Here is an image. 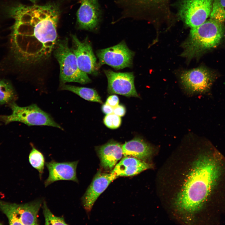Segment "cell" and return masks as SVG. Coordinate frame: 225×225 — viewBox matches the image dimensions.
I'll use <instances>...</instances> for the list:
<instances>
[{
    "label": "cell",
    "mask_w": 225,
    "mask_h": 225,
    "mask_svg": "<svg viewBox=\"0 0 225 225\" xmlns=\"http://www.w3.org/2000/svg\"><path fill=\"white\" fill-rule=\"evenodd\" d=\"M97 55L99 67L107 64L118 70L132 66L134 53L123 41L113 46L98 50Z\"/></svg>",
    "instance_id": "ba28073f"
},
{
    "label": "cell",
    "mask_w": 225,
    "mask_h": 225,
    "mask_svg": "<svg viewBox=\"0 0 225 225\" xmlns=\"http://www.w3.org/2000/svg\"><path fill=\"white\" fill-rule=\"evenodd\" d=\"M42 209L45 225L68 224L65 222L63 217L56 216L51 212L45 201L43 202Z\"/></svg>",
    "instance_id": "7402d4cb"
},
{
    "label": "cell",
    "mask_w": 225,
    "mask_h": 225,
    "mask_svg": "<svg viewBox=\"0 0 225 225\" xmlns=\"http://www.w3.org/2000/svg\"><path fill=\"white\" fill-rule=\"evenodd\" d=\"M33 3H35L38 0H28Z\"/></svg>",
    "instance_id": "83f0119b"
},
{
    "label": "cell",
    "mask_w": 225,
    "mask_h": 225,
    "mask_svg": "<svg viewBox=\"0 0 225 225\" xmlns=\"http://www.w3.org/2000/svg\"><path fill=\"white\" fill-rule=\"evenodd\" d=\"M32 149L29 156V161L32 167L38 170L40 177L41 178L45 163V158L42 153L31 145Z\"/></svg>",
    "instance_id": "ffe728a7"
},
{
    "label": "cell",
    "mask_w": 225,
    "mask_h": 225,
    "mask_svg": "<svg viewBox=\"0 0 225 225\" xmlns=\"http://www.w3.org/2000/svg\"><path fill=\"white\" fill-rule=\"evenodd\" d=\"M78 161L59 162L54 160L46 162L49 175L44 182L46 187L52 183L59 180L72 181L78 182L76 175V168Z\"/></svg>",
    "instance_id": "5bb4252c"
},
{
    "label": "cell",
    "mask_w": 225,
    "mask_h": 225,
    "mask_svg": "<svg viewBox=\"0 0 225 225\" xmlns=\"http://www.w3.org/2000/svg\"><path fill=\"white\" fill-rule=\"evenodd\" d=\"M123 155L132 157L144 160L152 155V147L142 139L136 138L129 141L122 146Z\"/></svg>",
    "instance_id": "e0dca14e"
},
{
    "label": "cell",
    "mask_w": 225,
    "mask_h": 225,
    "mask_svg": "<svg viewBox=\"0 0 225 225\" xmlns=\"http://www.w3.org/2000/svg\"><path fill=\"white\" fill-rule=\"evenodd\" d=\"M114 174L99 172L95 175L82 198L83 206L90 212L99 196L118 178Z\"/></svg>",
    "instance_id": "4fadbf2b"
},
{
    "label": "cell",
    "mask_w": 225,
    "mask_h": 225,
    "mask_svg": "<svg viewBox=\"0 0 225 225\" xmlns=\"http://www.w3.org/2000/svg\"><path fill=\"white\" fill-rule=\"evenodd\" d=\"M126 112L125 107L122 105H118L113 108V113L120 116H123Z\"/></svg>",
    "instance_id": "d4e9b609"
},
{
    "label": "cell",
    "mask_w": 225,
    "mask_h": 225,
    "mask_svg": "<svg viewBox=\"0 0 225 225\" xmlns=\"http://www.w3.org/2000/svg\"><path fill=\"white\" fill-rule=\"evenodd\" d=\"M53 52L60 66L61 84L69 82L85 84L91 82L87 74L79 69L76 56L69 47L67 38L58 39Z\"/></svg>",
    "instance_id": "277c9868"
},
{
    "label": "cell",
    "mask_w": 225,
    "mask_h": 225,
    "mask_svg": "<svg viewBox=\"0 0 225 225\" xmlns=\"http://www.w3.org/2000/svg\"><path fill=\"white\" fill-rule=\"evenodd\" d=\"M104 72L108 79L109 93L139 97L135 87L132 72H117L110 70H105Z\"/></svg>",
    "instance_id": "7c38bea8"
},
{
    "label": "cell",
    "mask_w": 225,
    "mask_h": 225,
    "mask_svg": "<svg viewBox=\"0 0 225 225\" xmlns=\"http://www.w3.org/2000/svg\"><path fill=\"white\" fill-rule=\"evenodd\" d=\"M215 78L208 69L200 67L183 72L180 76L181 83L190 93L205 92L209 91Z\"/></svg>",
    "instance_id": "30bf717a"
},
{
    "label": "cell",
    "mask_w": 225,
    "mask_h": 225,
    "mask_svg": "<svg viewBox=\"0 0 225 225\" xmlns=\"http://www.w3.org/2000/svg\"><path fill=\"white\" fill-rule=\"evenodd\" d=\"M102 110L103 112L107 115L113 113V108L105 103L102 106Z\"/></svg>",
    "instance_id": "484cf974"
},
{
    "label": "cell",
    "mask_w": 225,
    "mask_h": 225,
    "mask_svg": "<svg viewBox=\"0 0 225 225\" xmlns=\"http://www.w3.org/2000/svg\"><path fill=\"white\" fill-rule=\"evenodd\" d=\"M9 104L12 111L11 114L0 116V120L6 124L18 122L29 126H47L63 130L50 114L42 110L35 104L25 107L19 106L14 102Z\"/></svg>",
    "instance_id": "5b68a950"
},
{
    "label": "cell",
    "mask_w": 225,
    "mask_h": 225,
    "mask_svg": "<svg viewBox=\"0 0 225 225\" xmlns=\"http://www.w3.org/2000/svg\"><path fill=\"white\" fill-rule=\"evenodd\" d=\"M16 98L15 91L11 83L7 80L0 79V104L10 103Z\"/></svg>",
    "instance_id": "d6986e66"
},
{
    "label": "cell",
    "mask_w": 225,
    "mask_h": 225,
    "mask_svg": "<svg viewBox=\"0 0 225 225\" xmlns=\"http://www.w3.org/2000/svg\"><path fill=\"white\" fill-rule=\"evenodd\" d=\"M119 102V99L118 97L116 95H111L108 98L106 103L114 108L118 105Z\"/></svg>",
    "instance_id": "cb8c5ba5"
},
{
    "label": "cell",
    "mask_w": 225,
    "mask_h": 225,
    "mask_svg": "<svg viewBox=\"0 0 225 225\" xmlns=\"http://www.w3.org/2000/svg\"><path fill=\"white\" fill-rule=\"evenodd\" d=\"M97 151L102 166L108 170H112L123 155L122 146L114 141L100 146Z\"/></svg>",
    "instance_id": "9a60e30c"
},
{
    "label": "cell",
    "mask_w": 225,
    "mask_h": 225,
    "mask_svg": "<svg viewBox=\"0 0 225 225\" xmlns=\"http://www.w3.org/2000/svg\"><path fill=\"white\" fill-rule=\"evenodd\" d=\"M212 153L201 155L194 162L182 188L175 201L178 209L186 213L199 210L207 199L218 179L220 167Z\"/></svg>",
    "instance_id": "7a4b0ae2"
},
{
    "label": "cell",
    "mask_w": 225,
    "mask_h": 225,
    "mask_svg": "<svg viewBox=\"0 0 225 225\" xmlns=\"http://www.w3.org/2000/svg\"><path fill=\"white\" fill-rule=\"evenodd\" d=\"M15 20L11 37L12 50L18 62L35 64L48 58L58 38L60 8L55 3L18 4L7 10Z\"/></svg>",
    "instance_id": "6da1fadb"
},
{
    "label": "cell",
    "mask_w": 225,
    "mask_h": 225,
    "mask_svg": "<svg viewBox=\"0 0 225 225\" xmlns=\"http://www.w3.org/2000/svg\"><path fill=\"white\" fill-rule=\"evenodd\" d=\"M152 2L158 4H162L165 2L167 0H150Z\"/></svg>",
    "instance_id": "4316f807"
},
{
    "label": "cell",
    "mask_w": 225,
    "mask_h": 225,
    "mask_svg": "<svg viewBox=\"0 0 225 225\" xmlns=\"http://www.w3.org/2000/svg\"><path fill=\"white\" fill-rule=\"evenodd\" d=\"M151 165L143 160L132 157H125L115 165L111 172L118 177L137 175L150 168Z\"/></svg>",
    "instance_id": "2e32d148"
},
{
    "label": "cell",
    "mask_w": 225,
    "mask_h": 225,
    "mask_svg": "<svg viewBox=\"0 0 225 225\" xmlns=\"http://www.w3.org/2000/svg\"><path fill=\"white\" fill-rule=\"evenodd\" d=\"M41 204L40 200L22 204L0 201V210L7 216L10 225H38V216Z\"/></svg>",
    "instance_id": "8992f818"
},
{
    "label": "cell",
    "mask_w": 225,
    "mask_h": 225,
    "mask_svg": "<svg viewBox=\"0 0 225 225\" xmlns=\"http://www.w3.org/2000/svg\"><path fill=\"white\" fill-rule=\"evenodd\" d=\"M72 47L79 69L87 74H95L99 68L88 37L80 41L76 35H71Z\"/></svg>",
    "instance_id": "8fae6325"
},
{
    "label": "cell",
    "mask_w": 225,
    "mask_h": 225,
    "mask_svg": "<svg viewBox=\"0 0 225 225\" xmlns=\"http://www.w3.org/2000/svg\"><path fill=\"white\" fill-rule=\"evenodd\" d=\"M210 18L221 23L225 20V0H213Z\"/></svg>",
    "instance_id": "44dd1931"
},
{
    "label": "cell",
    "mask_w": 225,
    "mask_h": 225,
    "mask_svg": "<svg viewBox=\"0 0 225 225\" xmlns=\"http://www.w3.org/2000/svg\"><path fill=\"white\" fill-rule=\"evenodd\" d=\"M213 0H181L178 13L180 19L191 28L205 22L209 16Z\"/></svg>",
    "instance_id": "52a82bcc"
},
{
    "label": "cell",
    "mask_w": 225,
    "mask_h": 225,
    "mask_svg": "<svg viewBox=\"0 0 225 225\" xmlns=\"http://www.w3.org/2000/svg\"><path fill=\"white\" fill-rule=\"evenodd\" d=\"M223 23L210 18L191 28L188 38L182 44L183 50L181 56L190 61L217 47L224 35Z\"/></svg>",
    "instance_id": "3957f363"
},
{
    "label": "cell",
    "mask_w": 225,
    "mask_h": 225,
    "mask_svg": "<svg viewBox=\"0 0 225 225\" xmlns=\"http://www.w3.org/2000/svg\"><path fill=\"white\" fill-rule=\"evenodd\" d=\"M60 88L62 90L72 92L86 100L100 103H102L100 97L93 89L65 84H61Z\"/></svg>",
    "instance_id": "ac0fdd59"
},
{
    "label": "cell",
    "mask_w": 225,
    "mask_h": 225,
    "mask_svg": "<svg viewBox=\"0 0 225 225\" xmlns=\"http://www.w3.org/2000/svg\"><path fill=\"white\" fill-rule=\"evenodd\" d=\"M121 122L120 117L112 113L107 114L104 119V122L105 125L111 129H115L118 128Z\"/></svg>",
    "instance_id": "603a6c76"
},
{
    "label": "cell",
    "mask_w": 225,
    "mask_h": 225,
    "mask_svg": "<svg viewBox=\"0 0 225 225\" xmlns=\"http://www.w3.org/2000/svg\"><path fill=\"white\" fill-rule=\"evenodd\" d=\"M99 0H80L76 13L78 28L96 32L99 29L102 13Z\"/></svg>",
    "instance_id": "9c48e42d"
}]
</instances>
